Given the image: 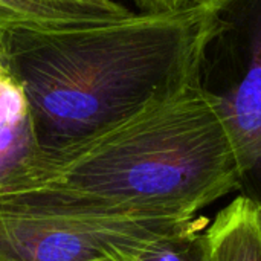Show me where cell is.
Instances as JSON below:
<instances>
[{"label": "cell", "instance_id": "6da1fadb", "mask_svg": "<svg viewBox=\"0 0 261 261\" xmlns=\"http://www.w3.org/2000/svg\"><path fill=\"white\" fill-rule=\"evenodd\" d=\"M211 14L205 0L89 29L0 32V61L26 96L40 151L86 141L194 86Z\"/></svg>", "mask_w": 261, "mask_h": 261}, {"label": "cell", "instance_id": "7a4b0ae2", "mask_svg": "<svg viewBox=\"0 0 261 261\" xmlns=\"http://www.w3.org/2000/svg\"><path fill=\"white\" fill-rule=\"evenodd\" d=\"M47 187L139 217H184L239 188V167L208 98L194 86L86 141L40 151L2 190Z\"/></svg>", "mask_w": 261, "mask_h": 261}, {"label": "cell", "instance_id": "3957f363", "mask_svg": "<svg viewBox=\"0 0 261 261\" xmlns=\"http://www.w3.org/2000/svg\"><path fill=\"white\" fill-rule=\"evenodd\" d=\"M167 217L47 187L0 194V261H128Z\"/></svg>", "mask_w": 261, "mask_h": 261}, {"label": "cell", "instance_id": "277c9868", "mask_svg": "<svg viewBox=\"0 0 261 261\" xmlns=\"http://www.w3.org/2000/svg\"><path fill=\"white\" fill-rule=\"evenodd\" d=\"M196 87L228 133L239 167V191L261 220V0H211Z\"/></svg>", "mask_w": 261, "mask_h": 261}, {"label": "cell", "instance_id": "5b68a950", "mask_svg": "<svg viewBox=\"0 0 261 261\" xmlns=\"http://www.w3.org/2000/svg\"><path fill=\"white\" fill-rule=\"evenodd\" d=\"M133 14L115 0H0V32L78 31L116 23Z\"/></svg>", "mask_w": 261, "mask_h": 261}, {"label": "cell", "instance_id": "8992f818", "mask_svg": "<svg viewBox=\"0 0 261 261\" xmlns=\"http://www.w3.org/2000/svg\"><path fill=\"white\" fill-rule=\"evenodd\" d=\"M40 153L26 96L0 61V190Z\"/></svg>", "mask_w": 261, "mask_h": 261}, {"label": "cell", "instance_id": "52a82bcc", "mask_svg": "<svg viewBox=\"0 0 261 261\" xmlns=\"http://www.w3.org/2000/svg\"><path fill=\"white\" fill-rule=\"evenodd\" d=\"M208 226L205 217H167L128 261H213Z\"/></svg>", "mask_w": 261, "mask_h": 261}, {"label": "cell", "instance_id": "ba28073f", "mask_svg": "<svg viewBox=\"0 0 261 261\" xmlns=\"http://www.w3.org/2000/svg\"><path fill=\"white\" fill-rule=\"evenodd\" d=\"M213 261H261V220L243 196L222 208L208 226Z\"/></svg>", "mask_w": 261, "mask_h": 261}, {"label": "cell", "instance_id": "9c48e42d", "mask_svg": "<svg viewBox=\"0 0 261 261\" xmlns=\"http://www.w3.org/2000/svg\"><path fill=\"white\" fill-rule=\"evenodd\" d=\"M138 6L139 12L147 14H161V12H173L185 8H191L205 0H133Z\"/></svg>", "mask_w": 261, "mask_h": 261}, {"label": "cell", "instance_id": "30bf717a", "mask_svg": "<svg viewBox=\"0 0 261 261\" xmlns=\"http://www.w3.org/2000/svg\"><path fill=\"white\" fill-rule=\"evenodd\" d=\"M86 2H96V3H106L109 0H86Z\"/></svg>", "mask_w": 261, "mask_h": 261}, {"label": "cell", "instance_id": "8fae6325", "mask_svg": "<svg viewBox=\"0 0 261 261\" xmlns=\"http://www.w3.org/2000/svg\"><path fill=\"white\" fill-rule=\"evenodd\" d=\"M96 261H115V260H110V258H104V260H96Z\"/></svg>", "mask_w": 261, "mask_h": 261}]
</instances>
